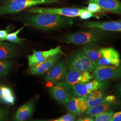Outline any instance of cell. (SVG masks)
I'll list each match as a JSON object with an SVG mask.
<instances>
[{"mask_svg":"<svg viewBox=\"0 0 121 121\" xmlns=\"http://www.w3.org/2000/svg\"><path fill=\"white\" fill-rule=\"evenodd\" d=\"M26 18L25 26L43 30L58 29L72 23L71 17L50 13H31Z\"/></svg>","mask_w":121,"mask_h":121,"instance_id":"obj_1","label":"cell"},{"mask_svg":"<svg viewBox=\"0 0 121 121\" xmlns=\"http://www.w3.org/2000/svg\"><path fill=\"white\" fill-rule=\"evenodd\" d=\"M106 31L90 29L89 30L66 35L60 39L61 42L78 45L95 43L103 38Z\"/></svg>","mask_w":121,"mask_h":121,"instance_id":"obj_2","label":"cell"},{"mask_svg":"<svg viewBox=\"0 0 121 121\" xmlns=\"http://www.w3.org/2000/svg\"><path fill=\"white\" fill-rule=\"evenodd\" d=\"M58 2V0H9L0 5V15L18 13L39 4Z\"/></svg>","mask_w":121,"mask_h":121,"instance_id":"obj_3","label":"cell"},{"mask_svg":"<svg viewBox=\"0 0 121 121\" xmlns=\"http://www.w3.org/2000/svg\"><path fill=\"white\" fill-rule=\"evenodd\" d=\"M96 66V63L89 59L82 51H78L69 57V67L79 71L93 73Z\"/></svg>","mask_w":121,"mask_h":121,"instance_id":"obj_4","label":"cell"},{"mask_svg":"<svg viewBox=\"0 0 121 121\" xmlns=\"http://www.w3.org/2000/svg\"><path fill=\"white\" fill-rule=\"evenodd\" d=\"M93 73L95 79L100 83L121 78V60L117 65H96Z\"/></svg>","mask_w":121,"mask_h":121,"instance_id":"obj_5","label":"cell"},{"mask_svg":"<svg viewBox=\"0 0 121 121\" xmlns=\"http://www.w3.org/2000/svg\"><path fill=\"white\" fill-rule=\"evenodd\" d=\"M82 10V9L72 7L51 8L33 6L25 9V12L30 13H50L73 17L79 16Z\"/></svg>","mask_w":121,"mask_h":121,"instance_id":"obj_6","label":"cell"},{"mask_svg":"<svg viewBox=\"0 0 121 121\" xmlns=\"http://www.w3.org/2000/svg\"><path fill=\"white\" fill-rule=\"evenodd\" d=\"M61 45H58L56 48H51L47 51H36L34 50L32 54L27 57L29 67L33 66L43 61L47 60L58 54L66 55L62 51L61 49Z\"/></svg>","mask_w":121,"mask_h":121,"instance_id":"obj_7","label":"cell"},{"mask_svg":"<svg viewBox=\"0 0 121 121\" xmlns=\"http://www.w3.org/2000/svg\"><path fill=\"white\" fill-rule=\"evenodd\" d=\"M79 26L87 29H98L107 31L121 32V20L106 22H84Z\"/></svg>","mask_w":121,"mask_h":121,"instance_id":"obj_8","label":"cell"},{"mask_svg":"<svg viewBox=\"0 0 121 121\" xmlns=\"http://www.w3.org/2000/svg\"><path fill=\"white\" fill-rule=\"evenodd\" d=\"M67 71V65L64 61H61L54 66L44 77V80L48 82H60L64 80Z\"/></svg>","mask_w":121,"mask_h":121,"instance_id":"obj_9","label":"cell"},{"mask_svg":"<svg viewBox=\"0 0 121 121\" xmlns=\"http://www.w3.org/2000/svg\"><path fill=\"white\" fill-rule=\"evenodd\" d=\"M68 88L62 81L56 83L49 89L52 96L60 104L66 105L70 98L71 94Z\"/></svg>","mask_w":121,"mask_h":121,"instance_id":"obj_10","label":"cell"},{"mask_svg":"<svg viewBox=\"0 0 121 121\" xmlns=\"http://www.w3.org/2000/svg\"><path fill=\"white\" fill-rule=\"evenodd\" d=\"M60 54H58L47 60L43 61L37 65L30 67L29 73L35 75H42L46 73L55 64L60 58Z\"/></svg>","mask_w":121,"mask_h":121,"instance_id":"obj_11","label":"cell"},{"mask_svg":"<svg viewBox=\"0 0 121 121\" xmlns=\"http://www.w3.org/2000/svg\"><path fill=\"white\" fill-rule=\"evenodd\" d=\"M34 108V102L30 101L18 108L12 120L13 121H26L31 117Z\"/></svg>","mask_w":121,"mask_h":121,"instance_id":"obj_12","label":"cell"},{"mask_svg":"<svg viewBox=\"0 0 121 121\" xmlns=\"http://www.w3.org/2000/svg\"><path fill=\"white\" fill-rule=\"evenodd\" d=\"M98 4L104 10L121 14V2L118 0H88Z\"/></svg>","mask_w":121,"mask_h":121,"instance_id":"obj_13","label":"cell"},{"mask_svg":"<svg viewBox=\"0 0 121 121\" xmlns=\"http://www.w3.org/2000/svg\"><path fill=\"white\" fill-rule=\"evenodd\" d=\"M100 49L99 46L95 43L87 44L82 48V51L88 58L95 63L102 57Z\"/></svg>","mask_w":121,"mask_h":121,"instance_id":"obj_14","label":"cell"},{"mask_svg":"<svg viewBox=\"0 0 121 121\" xmlns=\"http://www.w3.org/2000/svg\"><path fill=\"white\" fill-rule=\"evenodd\" d=\"M17 55V50L13 44L0 42V60L12 58Z\"/></svg>","mask_w":121,"mask_h":121,"instance_id":"obj_15","label":"cell"},{"mask_svg":"<svg viewBox=\"0 0 121 121\" xmlns=\"http://www.w3.org/2000/svg\"><path fill=\"white\" fill-rule=\"evenodd\" d=\"M69 70L67 73L64 81H62L65 85L69 89L74 85L80 83V77L82 72L74 69L72 67H69Z\"/></svg>","mask_w":121,"mask_h":121,"instance_id":"obj_16","label":"cell"},{"mask_svg":"<svg viewBox=\"0 0 121 121\" xmlns=\"http://www.w3.org/2000/svg\"><path fill=\"white\" fill-rule=\"evenodd\" d=\"M115 105L116 104L105 102L99 105L88 108L84 112V114L91 117H95L101 112L111 111Z\"/></svg>","mask_w":121,"mask_h":121,"instance_id":"obj_17","label":"cell"},{"mask_svg":"<svg viewBox=\"0 0 121 121\" xmlns=\"http://www.w3.org/2000/svg\"><path fill=\"white\" fill-rule=\"evenodd\" d=\"M100 52L102 57L108 58L113 61L115 65H119L121 62L120 55L116 49L112 48H101Z\"/></svg>","mask_w":121,"mask_h":121,"instance_id":"obj_18","label":"cell"},{"mask_svg":"<svg viewBox=\"0 0 121 121\" xmlns=\"http://www.w3.org/2000/svg\"><path fill=\"white\" fill-rule=\"evenodd\" d=\"M70 92L74 97H83L91 94L87 88L86 83H78L72 86Z\"/></svg>","mask_w":121,"mask_h":121,"instance_id":"obj_19","label":"cell"},{"mask_svg":"<svg viewBox=\"0 0 121 121\" xmlns=\"http://www.w3.org/2000/svg\"><path fill=\"white\" fill-rule=\"evenodd\" d=\"M3 104L8 105H14L15 98L11 89L3 85Z\"/></svg>","mask_w":121,"mask_h":121,"instance_id":"obj_20","label":"cell"},{"mask_svg":"<svg viewBox=\"0 0 121 121\" xmlns=\"http://www.w3.org/2000/svg\"><path fill=\"white\" fill-rule=\"evenodd\" d=\"M12 63L6 60H0V78L6 76L11 70Z\"/></svg>","mask_w":121,"mask_h":121,"instance_id":"obj_21","label":"cell"},{"mask_svg":"<svg viewBox=\"0 0 121 121\" xmlns=\"http://www.w3.org/2000/svg\"><path fill=\"white\" fill-rule=\"evenodd\" d=\"M78 98L76 97H73L70 98L67 103L66 104V108L67 110L70 112L73 113L77 115H80L82 113L78 109L77 102Z\"/></svg>","mask_w":121,"mask_h":121,"instance_id":"obj_22","label":"cell"},{"mask_svg":"<svg viewBox=\"0 0 121 121\" xmlns=\"http://www.w3.org/2000/svg\"><path fill=\"white\" fill-rule=\"evenodd\" d=\"M25 25H24L22 26V27H21L17 30L15 31V32L8 34L5 38V40L9 41V42L13 43H21L23 41L26 40L25 39L21 38L17 36V34L25 27Z\"/></svg>","mask_w":121,"mask_h":121,"instance_id":"obj_23","label":"cell"},{"mask_svg":"<svg viewBox=\"0 0 121 121\" xmlns=\"http://www.w3.org/2000/svg\"><path fill=\"white\" fill-rule=\"evenodd\" d=\"M114 112L111 111H107L101 112L95 117L94 121H111Z\"/></svg>","mask_w":121,"mask_h":121,"instance_id":"obj_24","label":"cell"},{"mask_svg":"<svg viewBox=\"0 0 121 121\" xmlns=\"http://www.w3.org/2000/svg\"><path fill=\"white\" fill-rule=\"evenodd\" d=\"M77 105L78 108L81 112H84L88 108L86 98L85 96L78 98Z\"/></svg>","mask_w":121,"mask_h":121,"instance_id":"obj_25","label":"cell"},{"mask_svg":"<svg viewBox=\"0 0 121 121\" xmlns=\"http://www.w3.org/2000/svg\"><path fill=\"white\" fill-rule=\"evenodd\" d=\"M86 84L87 89L91 93L98 90L101 87L100 82L95 79L92 81L86 82Z\"/></svg>","mask_w":121,"mask_h":121,"instance_id":"obj_26","label":"cell"},{"mask_svg":"<svg viewBox=\"0 0 121 121\" xmlns=\"http://www.w3.org/2000/svg\"><path fill=\"white\" fill-rule=\"evenodd\" d=\"M86 8L88 10L93 13L103 12L104 10L97 4L90 1L88 3V6Z\"/></svg>","mask_w":121,"mask_h":121,"instance_id":"obj_27","label":"cell"},{"mask_svg":"<svg viewBox=\"0 0 121 121\" xmlns=\"http://www.w3.org/2000/svg\"><path fill=\"white\" fill-rule=\"evenodd\" d=\"M77 119V116L73 113H69L52 121H73Z\"/></svg>","mask_w":121,"mask_h":121,"instance_id":"obj_28","label":"cell"},{"mask_svg":"<svg viewBox=\"0 0 121 121\" xmlns=\"http://www.w3.org/2000/svg\"><path fill=\"white\" fill-rule=\"evenodd\" d=\"M79 17L81 19L86 20L89 19L91 17H97V16L94 14V13H92L89 10H88L86 8L82 9V11L80 12Z\"/></svg>","mask_w":121,"mask_h":121,"instance_id":"obj_29","label":"cell"},{"mask_svg":"<svg viewBox=\"0 0 121 121\" xmlns=\"http://www.w3.org/2000/svg\"><path fill=\"white\" fill-rule=\"evenodd\" d=\"M106 96V95L102 97L98 98L93 100H87L88 108L95 106L106 102L105 101Z\"/></svg>","mask_w":121,"mask_h":121,"instance_id":"obj_30","label":"cell"},{"mask_svg":"<svg viewBox=\"0 0 121 121\" xmlns=\"http://www.w3.org/2000/svg\"><path fill=\"white\" fill-rule=\"evenodd\" d=\"M97 66H109L115 65L114 63L112 60L104 57H101L96 62Z\"/></svg>","mask_w":121,"mask_h":121,"instance_id":"obj_31","label":"cell"},{"mask_svg":"<svg viewBox=\"0 0 121 121\" xmlns=\"http://www.w3.org/2000/svg\"><path fill=\"white\" fill-rule=\"evenodd\" d=\"M12 28L11 26H9L7 27L6 30H0V42H2L5 40V38L8 34V32L12 30Z\"/></svg>","mask_w":121,"mask_h":121,"instance_id":"obj_32","label":"cell"},{"mask_svg":"<svg viewBox=\"0 0 121 121\" xmlns=\"http://www.w3.org/2000/svg\"><path fill=\"white\" fill-rule=\"evenodd\" d=\"M9 117L8 110L0 107V121H5Z\"/></svg>","mask_w":121,"mask_h":121,"instance_id":"obj_33","label":"cell"},{"mask_svg":"<svg viewBox=\"0 0 121 121\" xmlns=\"http://www.w3.org/2000/svg\"><path fill=\"white\" fill-rule=\"evenodd\" d=\"M113 91L117 97L121 98V82L113 86Z\"/></svg>","mask_w":121,"mask_h":121,"instance_id":"obj_34","label":"cell"},{"mask_svg":"<svg viewBox=\"0 0 121 121\" xmlns=\"http://www.w3.org/2000/svg\"><path fill=\"white\" fill-rule=\"evenodd\" d=\"M111 121H121V111L114 113Z\"/></svg>","mask_w":121,"mask_h":121,"instance_id":"obj_35","label":"cell"},{"mask_svg":"<svg viewBox=\"0 0 121 121\" xmlns=\"http://www.w3.org/2000/svg\"><path fill=\"white\" fill-rule=\"evenodd\" d=\"M3 85L0 83V104H3Z\"/></svg>","mask_w":121,"mask_h":121,"instance_id":"obj_36","label":"cell"},{"mask_svg":"<svg viewBox=\"0 0 121 121\" xmlns=\"http://www.w3.org/2000/svg\"><path fill=\"white\" fill-rule=\"evenodd\" d=\"M77 121H94V119L91 117H79L77 120Z\"/></svg>","mask_w":121,"mask_h":121,"instance_id":"obj_37","label":"cell"}]
</instances>
